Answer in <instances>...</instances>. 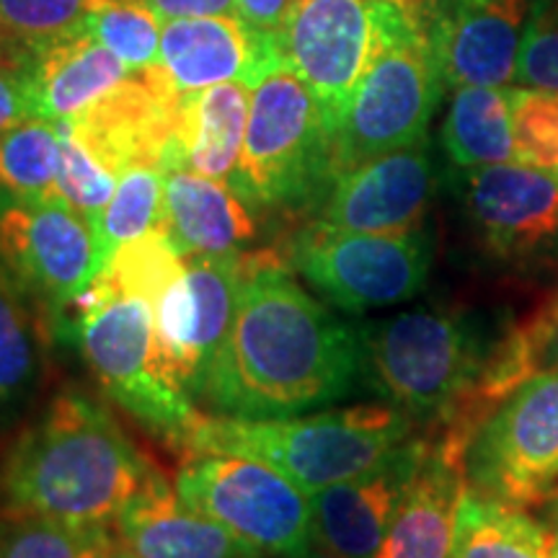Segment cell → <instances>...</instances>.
<instances>
[{"instance_id":"obj_13","label":"cell","mask_w":558,"mask_h":558,"mask_svg":"<svg viewBox=\"0 0 558 558\" xmlns=\"http://www.w3.org/2000/svg\"><path fill=\"white\" fill-rule=\"evenodd\" d=\"M386 0H295L277 34L282 65L308 86L331 135L380 41Z\"/></svg>"},{"instance_id":"obj_3","label":"cell","mask_w":558,"mask_h":558,"mask_svg":"<svg viewBox=\"0 0 558 558\" xmlns=\"http://www.w3.org/2000/svg\"><path fill=\"white\" fill-rule=\"evenodd\" d=\"M507 324L465 308L401 311L357 326L362 380L414 424L452 422L492 360Z\"/></svg>"},{"instance_id":"obj_6","label":"cell","mask_w":558,"mask_h":558,"mask_svg":"<svg viewBox=\"0 0 558 558\" xmlns=\"http://www.w3.org/2000/svg\"><path fill=\"white\" fill-rule=\"evenodd\" d=\"M65 333L78 339L83 360L111 401L153 435L184 448L202 414L160 375L148 300L117 292L96 277L70 313Z\"/></svg>"},{"instance_id":"obj_30","label":"cell","mask_w":558,"mask_h":558,"mask_svg":"<svg viewBox=\"0 0 558 558\" xmlns=\"http://www.w3.org/2000/svg\"><path fill=\"white\" fill-rule=\"evenodd\" d=\"M111 541L109 527H78L37 512L0 509V558H94Z\"/></svg>"},{"instance_id":"obj_1","label":"cell","mask_w":558,"mask_h":558,"mask_svg":"<svg viewBox=\"0 0 558 558\" xmlns=\"http://www.w3.org/2000/svg\"><path fill=\"white\" fill-rule=\"evenodd\" d=\"M362 380L360 333L311 295L277 251H246L228 337L209 369V414L288 418L344 399Z\"/></svg>"},{"instance_id":"obj_26","label":"cell","mask_w":558,"mask_h":558,"mask_svg":"<svg viewBox=\"0 0 558 558\" xmlns=\"http://www.w3.org/2000/svg\"><path fill=\"white\" fill-rule=\"evenodd\" d=\"M442 143L460 169L512 163L514 135L509 90L497 86H463L452 94Z\"/></svg>"},{"instance_id":"obj_32","label":"cell","mask_w":558,"mask_h":558,"mask_svg":"<svg viewBox=\"0 0 558 558\" xmlns=\"http://www.w3.org/2000/svg\"><path fill=\"white\" fill-rule=\"evenodd\" d=\"M186 256L173 246L163 228H153L140 239L124 243L114 251L101 277L109 288L124 295L145 298L153 305L173 279L184 275Z\"/></svg>"},{"instance_id":"obj_28","label":"cell","mask_w":558,"mask_h":558,"mask_svg":"<svg viewBox=\"0 0 558 558\" xmlns=\"http://www.w3.org/2000/svg\"><path fill=\"white\" fill-rule=\"evenodd\" d=\"M166 207V169L163 166H135L124 171L109 205L94 222L99 275L114 251L140 239L153 228L163 226Z\"/></svg>"},{"instance_id":"obj_19","label":"cell","mask_w":558,"mask_h":558,"mask_svg":"<svg viewBox=\"0 0 558 558\" xmlns=\"http://www.w3.org/2000/svg\"><path fill=\"white\" fill-rule=\"evenodd\" d=\"M422 448L424 435H416L378 469L311 494L316 541L341 558L378 556Z\"/></svg>"},{"instance_id":"obj_40","label":"cell","mask_w":558,"mask_h":558,"mask_svg":"<svg viewBox=\"0 0 558 558\" xmlns=\"http://www.w3.org/2000/svg\"><path fill=\"white\" fill-rule=\"evenodd\" d=\"M32 52L21 50V47L11 45L9 39L0 37V68H9V70H21L26 68V62H29Z\"/></svg>"},{"instance_id":"obj_16","label":"cell","mask_w":558,"mask_h":558,"mask_svg":"<svg viewBox=\"0 0 558 558\" xmlns=\"http://www.w3.org/2000/svg\"><path fill=\"white\" fill-rule=\"evenodd\" d=\"M530 0H432L424 26L445 86L514 81Z\"/></svg>"},{"instance_id":"obj_10","label":"cell","mask_w":558,"mask_h":558,"mask_svg":"<svg viewBox=\"0 0 558 558\" xmlns=\"http://www.w3.org/2000/svg\"><path fill=\"white\" fill-rule=\"evenodd\" d=\"M0 267L37 305L52 337L68 331V318L99 275L94 226L52 199L0 194Z\"/></svg>"},{"instance_id":"obj_21","label":"cell","mask_w":558,"mask_h":558,"mask_svg":"<svg viewBox=\"0 0 558 558\" xmlns=\"http://www.w3.org/2000/svg\"><path fill=\"white\" fill-rule=\"evenodd\" d=\"M186 259L243 254L256 239L251 207L226 181L177 169L166 171L163 226Z\"/></svg>"},{"instance_id":"obj_8","label":"cell","mask_w":558,"mask_h":558,"mask_svg":"<svg viewBox=\"0 0 558 558\" xmlns=\"http://www.w3.org/2000/svg\"><path fill=\"white\" fill-rule=\"evenodd\" d=\"M177 492L262 558H292L316 543L311 494L256 458L190 452Z\"/></svg>"},{"instance_id":"obj_43","label":"cell","mask_w":558,"mask_h":558,"mask_svg":"<svg viewBox=\"0 0 558 558\" xmlns=\"http://www.w3.org/2000/svg\"><path fill=\"white\" fill-rule=\"evenodd\" d=\"M550 558H558V535H554V546H550Z\"/></svg>"},{"instance_id":"obj_22","label":"cell","mask_w":558,"mask_h":558,"mask_svg":"<svg viewBox=\"0 0 558 558\" xmlns=\"http://www.w3.org/2000/svg\"><path fill=\"white\" fill-rule=\"evenodd\" d=\"M130 73L114 52L75 26L34 50L26 62L32 114L50 122L73 120Z\"/></svg>"},{"instance_id":"obj_38","label":"cell","mask_w":558,"mask_h":558,"mask_svg":"<svg viewBox=\"0 0 558 558\" xmlns=\"http://www.w3.org/2000/svg\"><path fill=\"white\" fill-rule=\"evenodd\" d=\"M156 13L160 21L202 19V16H239L235 0H135Z\"/></svg>"},{"instance_id":"obj_34","label":"cell","mask_w":558,"mask_h":558,"mask_svg":"<svg viewBox=\"0 0 558 558\" xmlns=\"http://www.w3.org/2000/svg\"><path fill=\"white\" fill-rule=\"evenodd\" d=\"M60 128V160L58 177H54V197L81 213L90 226L99 220L104 207L109 205L117 190L114 173L104 169L90 153L75 140L68 122H58Z\"/></svg>"},{"instance_id":"obj_41","label":"cell","mask_w":558,"mask_h":558,"mask_svg":"<svg viewBox=\"0 0 558 558\" xmlns=\"http://www.w3.org/2000/svg\"><path fill=\"white\" fill-rule=\"evenodd\" d=\"M94 558H135V556H132L130 550L124 548L120 541H111L109 546H107V548H101L99 554H96Z\"/></svg>"},{"instance_id":"obj_9","label":"cell","mask_w":558,"mask_h":558,"mask_svg":"<svg viewBox=\"0 0 558 558\" xmlns=\"http://www.w3.org/2000/svg\"><path fill=\"white\" fill-rule=\"evenodd\" d=\"M432 239L414 233H352L313 222L292 241V271L326 303L347 313H367L416 298L432 271Z\"/></svg>"},{"instance_id":"obj_2","label":"cell","mask_w":558,"mask_h":558,"mask_svg":"<svg viewBox=\"0 0 558 558\" xmlns=\"http://www.w3.org/2000/svg\"><path fill=\"white\" fill-rule=\"evenodd\" d=\"M156 473L101 401L68 386L0 458V509L109 527Z\"/></svg>"},{"instance_id":"obj_24","label":"cell","mask_w":558,"mask_h":558,"mask_svg":"<svg viewBox=\"0 0 558 558\" xmlns=\"http://www.w3.org/2000/svg\"><path fill=\"white\" fill-rule=\"evenodd\" d=\"M554 369H558V282L525 316L507 320L478 386L473 388L458 416L442 427L463 429L473 437L488 411L505 401L514 388Z\"/></svg>"},{"instance_id":"obj_25","label":"cell","mask_w":558,"mask_h":558,"mask_svg":"<svg viewBox=\"0 0 558 558\" xmlns=\"http://www.w3.org/2000/svg\"><path fill=\"white\" fill-rule=\"evenodd\" d=\"M52 331L19 284L0 267V422H9L37 393Z\"/></svg>"},{"instance_id":"obj_44","label":"cell","mask_w":558,"mask_h":558,"mask_svg":"<svg viewBox=\"0 0 558 558\" xmlns=\"http://www.w3.org/2000/svg\"><path fill=\"white\" fill-rule=\"evenodd\" d=\"M548 501H550V505H554V507H558V484H556V488H554V494H550V497H548Z\"/></svg>"},{"instance_id":"obj_29","label":"cell","mask_w":558,"mask_h":558,"mask_svg":"<svg viewBox=\"0 0 558 558\" xmlns=\"http://www.w3.org/2000/svg\"><path fill=\"white\" fill-rule=\"evenodd\" d=\"M60 160L58 122L26 117L0 137V194L52 199Z\"/></svg>"},{"instance_id":"obj_33","label":"cell","mask_w":558,"mask_h":558,"mask_svg":"<svg viewBox=\"0 0 558 558\" xmlns=\"http://www.w3.org/2000/svg\"><path fill=\"white\" fill-rule=\"evenodd\" d=\"M514 160L558 177V90L507 88Z\"/></svg>"},{"instance_id":"obj_20","label":"cell","mask_w":558,"mask_h":558,"mask_svg":"<svg viewBox=\"0 0 558 558\" xmlns=\"http://www.w3.org/2000/svg\"><path fill=\"white\" fill-rule=\"evenodd\" d=\"M114 527L135 558H262L186 505L160 471L122 507Z\"/></svg>"},{"instance_id":"obj_31","label":"cell","mask_w":558,"mask_h":558,"mask_svg":"<svg viewBox=\"0 0 558 558\" xmlns=\"http://www.w3.org/2000/svg\"><path fill=\"white\" fill-rule=\"evenodd\" d=\"M78 29L114 52L132 73L158 62L163 21L135 0H88Z\"/></svg>"},{"instance_id":"obj_12","label":"cell","mask_w":558,"mask_h":558,"mask_svg":"<svg viewBox=\"0 0 558 558\" xmlns=\"http://www.w3.org/2000/svg\"><path fill=\"white\" fill-rule=\"evenodd\" d=\"M463 209L473 241L514 277L558 271V177L512 163L465 169Z\"/></svg>"},{"instance_id":"obj_18","label":"cell","mask_w":558,"mask_h":558,"mask_svg":"<svg viewBox=\"0 0 558 558\" xmlns=\"http://www.w3.org/2000/svg\"><path fill=\"white\" fill-rule=\"evenodd\" d=\"M158 65L179 94L241 81L259 86L282 65L277 34L254 32L239 16L163 21Z\"/></svg>"},{"instance_id":"obj_37","label":"cell","mask_w":558,"mask_h":558,"mask_svg":"<svg viewBox=\"0 0 558 558\" xmlns=\"http://www.w3.org/2000/svg\"><path fill=\"white\" fill-rule=\"evenodd\" d=\"M26 117H34L29 83H26V68H0V137H3L13 124L26 120Z\"/></svg>"},{"instance_id":"obj_35","label":"cell","mask_w":558,"mask_h":558,"mask_svg":"<svg viewBox=\"0 0 558 558\" xmlns=\"http://www.w3.org/2000/svg\"><path fill=\"white\" fill-rule=\"evenodd\" d=\"M88 0H0V37L34 52L81 24Z\"/></svg>"},{"instance_id":"obj_23","label":"cell","mask_w":558,"mask_h":558,"mask_svg":"<svg viewBox=\"0 0 558 558\" xmlns=\"http://www.w3.org/2000/svg\"><path fill=\"white\" fill-rule=\"evenodd\" d=\"M248 109L251 86L241 81L184 94L163 169H186L230 184L246 140Z\"/></svg>"},{"instance_id":"obj_27","label":"cell","mask_w":558,"mask_h":558,"mask_svg":"<svg viewBox=\"0 0 558 558\" xmlns=\"http://www.w3.org/2000/svg\"><path fill=\"white\" fill-rule=\"evenodd\" d=\"M554 535L522 507L465 488L450 558H550Z\"/></svg>"},{"instance_id":"obj_42","label":"cell","mask_w":558,"mask_h":558,"mask_svg":"<svg viewBox=\"0 0 558 558\" xmlns=\"http://www.w3.org/2000/svg\"><path fill=\"white\" fill-rule=\"evenodd\" d=\"M292 558H341L339 554H333L331 548H326L324 543H313V546L305 550V554H300V556H292Z\"/></svg>"},{"instance_id":"obj_39","label":"cell","mask_w":558,"mask_h":558,"mask_svg":"<svg viewBox=\"0 0 558 558\" xmlns=\"http://www.w3.org/2000/svg\"><path fill=\"white\" fill-rule=\"evenodd\" d=\"M295 0H235L239 19L254 32L279 34Z\"/></svg>"},{"instance_id":"obj_14","label":"cell","mask_w":558,"mask_h":558,"mask_svg":"<svg viewBox=\"0 0 558 558\" xmlns=\"http://www.w3.org/2000/svg\"><path fill=\"white\" fill-rule=\"evenodd\" d=\"M184 94L150 65L135 70L73 120H65L75 140L117 179L135 166H163Z\"/></svg>"},{"instance_id":"obj_11","label":"cell","mask_w":558,"mask_h":558,"mask_svg":"<svg viewBox=\"0 0 558 558\" xmlns=\"http://www.w3.org/2000/svg\"><path fill=\"white\" fill-rule=\"evenodd\" d=\"M473 492L512 507L548 501L558 484V369L541 373L499 401L465 452Z\"/></svg>"},{"instance_id":"obj_4","label":"cell","mask_w":558,"mask_h":558,"mask_svg":"<svg viewBox=\"0 0 558 558\" xmlns=\"http://www.w3.org/2000/svg\"><path fill=\"white\" fill-rule=\"evenodd\" d=\"M414 437V418L383 401L288 418L202 414L181 450L256 458L316 494L378 469Z\"/></svg>"},{"instance_id":"obj_36","label":"cell","mask_w":558,"mask_h":558,"mask_svg":"<svg viewBox=\"0 0 558 558\" xmlns=\"http://www.w3.org/2000/svg\"><path fill=\"white\" fill-rule=\"evenodd\" d=\"M514 81L525 88L558 90V0L530 5Z\"/></svg>"},{"instance_id":"obj_5","label":"cell","mask_w":558,"mask_h":558,"mask_svg":"<svg viewBox=\"0 0 558 558\" xmlns=\"http://www.w3.org/2000/svg\"><path fill=\"white\" fill-rule=\"evenodd\" d=\"M424 26L403 0H386L380 41L331 143V181L383 153L427 140L442 94Z\"/></svg>"},{"instance_id":"obj_7","label":"cell","mask_w":558,"mask_h":558,"mask_svg":"<svg viewBox=\"0 0 558 558\" xmlns=\"http://www.w3.org/2000/svg\"><path fill=\"white\" fill-rule=\"evenodd\" d=\"M333 135L288 65L251 88L246 140L230 186L248 207H295L331 184Z\"/></svg>"},{"instance_id":"obj_15","label":"cell","mask_w":558,"mask_h":558,"mask_svg":"<svg viewBox=\"0 0 558 558\" xmlns=\"http://www.w3.org/2000/svg\"><path fill=\"white\" fill-rule=\"evenodd\" d=\"M432 194L435 169L422 140L333 177L316 222L352 233H414L424 228Z\"/></svg>"},{"instance_id":"obj_17","label":"cell","mask_w":558,"mask_h":558,"mask_svg":"<svg viewBox=\"0 0 558 558\" xmlns=\"http://www.w3.org/2000/svg\"><path fill=\"white\" fill-rule=\"evenodd\" d=\"M469 439L452 429H427L416 471L375 558H450L458 509L469 488Z\"/></svg>"}]
</instances>
